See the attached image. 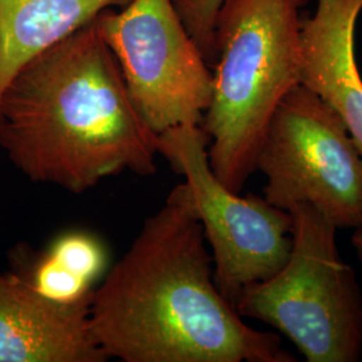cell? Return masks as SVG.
Returning <instances> with one entry per match:
<instances>
[{
    "mask_svg": "<svg viewBox=\"0 0 362 362\" xmlns=\"http://www.w3.org/2000/svg\"><path fill=\"white\" fill-rule=\"evenodd\" d=\"M90 332L124 362L297 361L281 337L245 324L220 294L185 181L94 288Z\"/></svg>",
    "mask_w": 362,
    "mask_h": 362,
    "instance_id": "obj_1",
    "label": "cell"
},
{
    "mask_svg": "<svg viewBox=\"0 0 362 362\" xmlns=\"http://www.w3.org/2000/svg\"><path fill=\"white\" fill-rule=\"evenodd\" d=\"M95 19L27 62L0 98L13 167L77 194L125 170L152 176L160 156Z\"/></svg>",
    "mask_w": 362,
    "mask_h": 362,
    "instance_id": "obj_2",
    "label": "cell"
},
{
    "mask_svg": "<svg viewBox=\"0 0 362 362\" xmlns=\"http://www.w3.org/2000/svg\"><path fill=\"white\" fill-rule=\"evenodd\" d=\"M309 0H223L215 19L212 94L202 119L218 180L240 194L257 172L272 115L302 78V10Z\"/></svg>",
    "mask_w": 362,
    "mask_h": 362,
    "instance_id": "obj_3",
    "label": "cell"
},
{
    "mask_svg": "<svg viewBox=\"0 0 362 362\" xmlns=\"http://www.w3.org/2000/svg\"><path fill=\"white\" fill-rule=\"evenodd\" d=\"M288 212L287 263L272 278L247 286L235 309L276 329L306 361H361V288L338 251L337 227L309 203Z\"/></svg>",
    "mask_w": 362,
    "mask_h": 362,
    "instance_id": "obj_4",
    "label": "cell"
},
{
    "mask_svg": "<svg viewBox=\"0 0 362 362\" xmlns=\"http://www.w3.org/2000/svg\"><path fill=\"white\" fill-rule=\"evenodd\" d=\"M263 197L290 211L309 203L337 230L362 228V153L336 112L302 83L276 106L260 144Z\"/></svg>",
    "mask_w": 362,
    "mask_h": 362,
    "instance_id": "obj_5",
    "label": "cell"
},
{
    "mask_svg": "<svg viewBox=\"0 0 362 362\" xmlns=\"http://www.w3.org/2000/svg\"><path fill=\"white\" fill-rule=\"evenodd\" d=\"M157 148L192 192L212 250L215 285L235 308L247 286L284 269L293 246V218L264 197L240 196L218 180L209 167L208 137L202 125L164 130L157 136Z\"/></svg>",
    "mask_w": 362,
    "mask_h": 362,
    "instance_id": "obj_6",
    "label": "cell"
},
{
    "mask_svg": "<svg viewBox=\"0 0 362 362\" xmlns=\"http://www.w3.org/2000/svg\"><path fill=\"white\" fill-rule=\"evenodd\" d=\"M95 23L151 129L202 124L214 77L173 0H130Z\"/></svg>",
    "mask_w": 362,
    "mask_h": 362,
    "instance_id": "obj_7",
    "label": "cell"
},
{
    "mask_svg": "<svg viewBox=\"0 0 362 362\" xmlns=\"http://www.w3.org/2000/svg\"><path fill=\"white\" fill-rule=\"evenodd\" d=\"M91 296L57 300L0 272V362L107 361L91 336Z\"/></svg>",
    "mask_w": 362,
    "mask_h": 362,
    "instance_id": "obj_8",
    "label": "cell"
},
{
    "mask_svg": "<svg viewBox=\"0 0 362 362\" xmlns=\"http://www.w3.org/2000/svg\"><path fill=\"white\" fill-rule=\"evenodd\" d=\"M362 0H317L302 18L300 83L329 105L362 153V76L356 57V27Z\"/></svg>",
    "mask_w": 362,
    "mask_h": 362,
    "instance_id": "obj_9",
    "label": "cell"
},
{
    "mask_svg": "<svg viewBox=\"0 0 362 362\" xmlns=\"http://www.w3.org/2000/svg\"><path fill=\"white\" fill-rule=\"evenodd\" d=\"M130 0H0V98L13 76L100 13Z\"/></svg>",
    "mask_w": 362,
    "mask_h": 362,
    "instance_id": "obj_10",
    "label": "cell"
},
{
    "mask_svg": "<svg viewBox=\"0 0 362 362\" xmlns=\"http://www.w3.org/2000/svg\"><path fill=\"white\" fill-rule=\"evenodd\" d=\"M13 272L39 293L57 300H76L93 293L90 282L66 270L47 251L34 252L28 246L13 251Z\"/></svg>",
    "mask_w": 362,
    "mask_h": 362,
    "instance_id": "obj_11",
    "label": "cell"
},
{
    "mask_svg": "<svg viewBox=\"0 0 362 362\" xmlns=\"http://www.w3.org/2000/svg\"><path fill=\"white\" fill-rule=\"evenodd\" d=\"M49 255L66 270L93 284L104 272L106 250L103 242L82 231L64 233L49 248Z\"/></svg>",
    "mask_w": 362,
    "mask_h": 362,
    "instance_id": "obj_12",
    "label": "cell"
},
{
    "mask_svg": "<svg viewBox=\"0 0 362 362\" xmlns=\"http://www.w3.org/2000/svg\"><path fill=\"white\" fill-rule=\"evenodd\" d=\"M182 23L203 52L208 65L215 64L214 30L223 0H173Z\"/></svg>",
    "mask_w": 362,
    "mask_h": 362,
    "instance_id": "obj_13",
    "label": "cell"
},
{
    "mask_svg": "<svg viewBox=\"0 0 362 362\" xmlns=\"http://www.w3.org/2000/svg\"><path fill=\"white\" fill-rule=\"evenodd\" d=\"M351 246L354 247L358 258L362 262V228L354 230V233L351 235Z\"/></svg>",
    "mask_w": 362,
    "mask_h": 362,
    "instance_id": "obj_14",
    "label": "cell"
}]
</instances>
